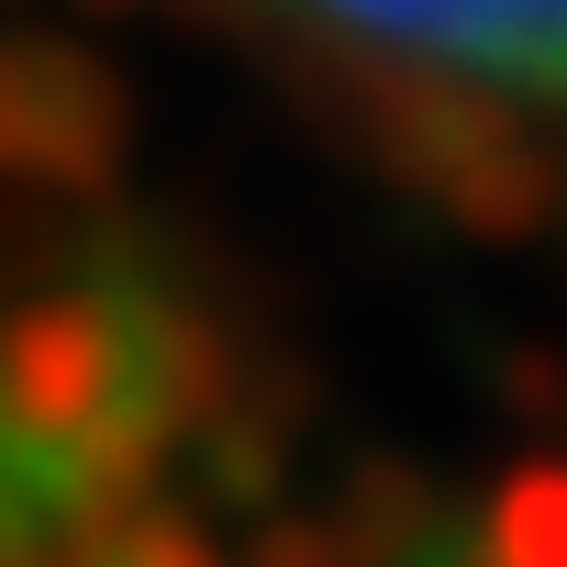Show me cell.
<instances>
[{"label": "cell", "mask_w": 567, "mask_h": 567, "mask_svg": "<svg viewBox=\"0 0 567 567\" xmlns=\"http://www.w3.org/2000/svg\"><path fill=\"white\" fill-rule=\"evenodd\" d=\"M368 112L379 156L478 234L567 212V0H212Z\"/></svg>", "instance_id": "6da1fadb"}, {"label": "cell", "mask_w": 567, "mask_h": 567, "mask_svg": "<svg viewBox=\"0 0 567 567\" xmlns=\"http://www.w3.org/2000/svg\"><path fill=\"white\" fill-rule=\"evenodd\" d=\"M456 567H567V467H512Z\"/></svg>", "instance_id": "7a4b0ae2"}, {"label": "cell", "mask_w": 567, "mask_h": 567, "mask_svg": "<svg viewBox=\"0 0 567 567\" xmlns=\"http://www.w3.org/2000/svg\"><path fill=\"white\" fill-rule=\"evenodd\" d=\"M56 567H223V545L200 534V523H178V512H123V523H101L90 545H68Z\"/></svg>", "instance_id": "3957f363"}]
</instances>
